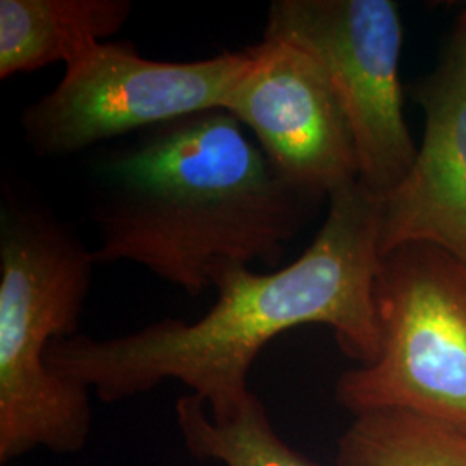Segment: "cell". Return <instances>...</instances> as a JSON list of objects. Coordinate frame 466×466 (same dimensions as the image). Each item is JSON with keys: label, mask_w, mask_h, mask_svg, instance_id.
Wrapping results in <instances>:
<instances>
[{"label": "cell", "mask_w": 466, "mask_h": 466, "mask_svg": "<svg viewBox=\"0 0 466 466\" xmlns=\"http://www.w3.org/2000/svg\"><path fill=\"white\" fill-rule=\"evenodd\" d=\"M175 417L185 448L199 461L225 466H323L289 446L254 392L237 417L213 420L194 394L177 400Z\"/></svg>", "instance_id": "11"}, {"label": "cell", "mask_w": 466, "mask_h": 466, "mask_svg": "<svg viewBox=\"0 0 466 466\" xmlns=\"http://www.w3.org/2000/svg\"><path fill=\"white\" fill-rule=\"evenodd\" d=\"M323 200L285 180L225 109L138 134L104 163L97 265L135 263L198 298L225 263L279 269Z\"/></svg>", "instance_id": "2"}, {"label": "cell", "mask_w": 466, "mask_h": 466, "mask_svg": "<svg viewBox=\"0 0 466 466\" xmlns=\"http://www.w3.org/2000/svg\"><path fill=\"white\" fill-rule=\"evenodd\" d=\"M250 47L198 61H156L128 42H96L19 116L36 157H66L169 121L223 109L250 63Z\"/></svg>", "instance_id": "5"}, {"label": "cell", "mask_w": 466, "mask_h": 466, "mask_svg": "<svg viewBox=\"0 0 466 466\" xmlns=\"http://www.w3.org/2000/svg\"><path fill=\"white\" fill-rule=\"evenodd\" d=\"M335 465L466 466V432L408 411H370L339 437Z\"/></svg>", "instance_id": "10"}, {"label": "cell", "mask_w": 466, "mask_h": 466, "mask_svg": "<svg viewBox=\"0 0 466 466\" xmlns=\"http://www.w3.org/2000/svg\"><path fill=\"white\" fill-rule=\"evenodd\" d=\"M413 92L425 132L410 171L382 199L380 254L427 244L466 267V7Z\"/></svg>", "instance_id": "8"}, {"label": "cell", "mask_w": 466, "mask_h": 466, "mask_svg": "<svg viewBox=\"0 0 466 466\" xmlns=\"http://www.w3.org/2000/svg\"><path fill=\"white\" fill-rule=\"evenodd\" d=\"M94 252L47 209L9 200L0 217V463L32 451H84L90 389L47 367L56 339L78 333Z\"/></svg>", "instance_id": "3"}, {"label": "cell", "mask_w": 466, "mask_h": 466, "mask_svg": "<svg viewBox=\"0 0 466 466\" xmlns=\"http://www.w3.org/2000/svg\"><path fill=\"white\" fill-rule=\"evenodd\" d=\"M130 0H0V80L65 63L117 35Z\"/></svg>", "instance_id": "9"}, {"label": "cell", "mask_w": 466, "mask_h": 466, "mask_svg": "<svg viewBox=\"0 0 466 466\" xmlns=\"http://www.w3.org/2000/svg\"><path fill=\"white\" fill-rule=\"evenodd\" d=\"M380 232L382 198L358 180L333 192L319 232L294 263L269 273L240 263L218 268V300L198 321L165 318L111 339L82 333L56 339L47 367L104 402L177 380L223 421L249 400L256 358L287 330L330 327L348 358L370 365L380 352L375 304Z\"/></svg>", "instance_id": "1"}, {"label": "cell", "mask_w": 466, "mask_h": 466, "mask_svg": "<svg viewBox=\"0 0 466 466\" xmlns=\"http://www.w3.org/2000/svg\"><path fill=\"white\" fill-rule=\"evenodd\" d=\"M379 358L342 373L335 400L354 417L398 410L466 432V267L410 244L383 254L375 282Z\"/></svg>", "instance_id": "4"}, {"label": "cell", "mask_w": 466, "mask_h": 466, "mask_svg": "<svg viewBox=\"0 0 466 466\" xmlns=\"http://www.w3.org/2000/svg\"><path fill=\"white\" fill-rule=\"evenodd\" d=\"M223 109L237 117L285 180L318 199L360 180L350 121L317 59L265 38Z\"/></svg>", "instance_id": "7"}, {"label": "cell", "mask_w": 466, "mask_h": 466, "mask_svg": "<svg viewBox=\"0 0 466 466\" xmlns=\"http://www.w3.org/2000/svg\"><path fill=\"white\" fill-rule=\"evenodd\" d=\"M265 38L311 54L350 121L360 180L385 198L415 161L402 109V19L390 0H275Z\"/></svg>", "instance_id": "6"}]
</instances>
